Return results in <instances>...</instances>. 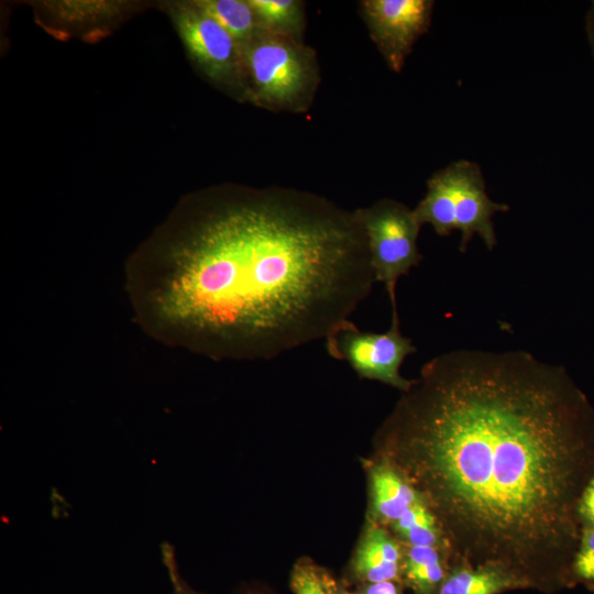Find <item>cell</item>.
<instances>
[{"label": "cell", "instance_id": "cell-1", "mask_svg": "<svg viewBox=\"0 0 594 594\" xmlns=\"http://www.w3.org/2000/svg\"><path fill=\"white\" fill-rule=\"evenodd\" d=\"M376 443L437 517L457 566L496 569L521 586L574 578L594 407L563 366L518 350L435 356Z\"/></svg>", "mask_w": 594, "mask_h": 594}, {"label": "cell", "instance_id": "cell-2", "mask_svg": "<svg viewBox=\"0 0 594 594\" xmlns=\"http://www.w3.org/2000/svg\"><path fill=\"white\" fill-rule=\"evenodd\" d=\"M375 277L354 210L279 186H221L187 206L157 295L200 351L272 360L349 326Z\"/></svg>", "mask_w": 594, "mask_h": 594}, {"label": "cell", "instance_id": "cell-3", "mask_svg": "<svg viewBox=\"0 0 594 594\" xmlns=\"http://www.w3.org/2000/svg\"><path fill=\"white\" fill-rule=\"evenodd\" d=\"M250 102L274 112L304 113L321 81L315 50L262 31L242 46Z\"/></svg>", "mask_w": 594, "mask_h": 594}, {"label": "cell", "instance_id": "cell-4", "mask_svg": "<svg viewBox=\"0 0 594 594\" xmlns=\"http://www.w3.org/2000/svg\"><path fill=\"white\" fill-rule=\"evenodd\" d=\"M508 209L507 205L488 197L480 166L460 160L427 180L426 195L414 212L421 227L430 224L438 235H450L453 230H459L460 250L465 252L475 234L490 251L493 250L497 243L493 216Z\"/></svg>", "mask_w": 594, "mask_h": 594}, {"label": "cell", "instance_id": "cell-5", "mask_svg": "<svg viewBox=\"0 0 594 594\" xmlns=\"http://www.w3.org/2000/svg\"><path fill=\"white\" fill-rule=\"evenodd\" d=\"M354 212L365 231L375 282L384 285L395 311L399 277L422 260L418 249L421 226L414 209L391 198L356 208Z\"/></svg>", "mask_w": 594, "mask_h": 594}, {"label": "cell", "instance_id": "cell-6", "mask_svg": "<svg viewBox=\"0 0 594 594\" xmlns=\"http://www.w3.org/2000/svg\"><path fill=\"white\" fill-rule=\"evenodd\" d=\"M179 37L209 81L240 101H250L242 46L194 1L174 10Z\"/></svg>", "mask_w": 594, "mask_h": 594}, {"label": "cell", "instance_id": "cell-7", "mask_svg": "<svg viewBox=\"0 0 594 594\" xmlns=\"http://www.w3.org/2000/svg\"><path fill=\"white\" fill-rule=\"evenodd\" d=\"M326 348L331 358L348 362L361 378L382 382L402 393L411 384L413 380L403 377L399 369L417 348L400 332L397 310L392 311L387 331H362L351 322L329 337Z\"/></svg>", "mask_w": 594, "mask_h": 594}, {"label": "cell", "instance_id": "cell-8", "mask_svg": "<svg viewBox=\"0 0 594 594\" xmlns=\"http://www.w3.org/2000/svg\"><path fill=\"white\" fill-rule=\"evenodd\" d=\"M360 14L391 70L399 73L431 23L430 0H362Z\"/></svg>", "mask_w": 594, "mask_h": 594}, {"label": "cell", "instance_id": "cell-9", "mask_svg": "<svg viewBox=\"0 0 594 594\" xmlns=\"http://www.w3.org/2000/svg\"><path fill=\"white\" fill-rule=\"evenodd\" d=\"M404 546L381 525L366 529L351 561V573L364 583L398 581Z\"/></svg>", "mask_w": 594, "mask_h": 594}, {"label": "cell", "instance_id": "cell-10", "mask_svg": "<svg viewBox=\"0 0 594 594\" xmlns=\"http://www.w3.org/2000/svg\"><path fill=\"white\" fill-rule=\"evenodd\" d=\"M371 513L374 524L392 526L422 497L388 462L378 459L370 471Z\"/></svg>", "mask_w": 594, "mask_h": 594}, {"label": "cell", "instance_id": "cell-11", "mask_svg": "<svg viewBox=\"0 0 594 594\" xmlns=\"http://www.w3.org/2000/svg\"><path fill=\"white\" fill-rule=\"evenodd\" d=\"M402 578L417 594L438 591L448 572V552L442 548L404 546Z\"/></svg>", "mask_w": 594, "mask_h": 594}, {"label": "cell", "instance_id": "cell-12", "mask_svg": "<svg viewBox=\"0 0 594 594\" xmlns=\"http://www.w3.org/2000/svg\"><path fill=\"white\" fill-rule=\"evenodd\" d=\"M261 28L272 34L304 42L305 3L299 0H248Z\"/></svg>", "mask_w": 594, "mask_h": 594}, {"label": "cell", "instance_id": "cell-13", "mask_svg": "<svg viewBox=\"0 0 594 594\" xmlns=\"http://www.w3.org/2000/svg\"><path fill=\"white\" fill-rule=\"evenodd\" d=\"M517 586L519 582L499 570L459 565L448 572L438 594H498Z\"/></svg>", "mask_w": 594, "mask_h": 594}, {"label": "cell", "instance_id": "cell-14", "mask_svg": "<svg viewBox=\"0 0 594 594\" xmlns=\"http://www.w3.org/2000/svg\"><path fill=\"white\" fill-rule=\"evenodd\" d=\"M194 3L218 22L241 46L264 31L248 0H197Z\"/></svg>", "mask_w": 594, "mask_h": 594}, {"label": "cell", "instance_id": "cell-15", "mask_svg": "<svg viewBox=\"0 0 594 594\" xmlns=\"http://www.w3.org/2000/svg\"><path fill=\"white\" fill-rule=\"evenodd\" d=\"M391 527L405 546L442 548L448 552L440 524L424 498Z\"/></svg>", "mask_w": 594, "mask_h": 594}, {"label": "cell", "instance_id": "cell-16", "mask_svg": "<svg viewBox=\"0 0 594 594\" xmlns=\"http://www.w3.org/2000/svg\"><path fill=\"white\" fill-rule=\"evenodd\" d=\"M334 583L329 572L307 558L295 563L289 580L294 594H332Z\"/></svg>", "mask_w": 594, "mask_h": 594}, {"label": "cell", "instance_id": "cell-17", "mask_svg": "<svg viewBox=\"0 0 594 594\" xmlns=\"http://www.w3.org/2000/svg\"><path fill=\"white\" fill-rule=\"evenodd\" d=\"M572 572L574 579L594 583V526L582 527Z\"/></svg>", "mask_w": 594, "mask_h": 594}, {"label": "cell", "instance_id": "cell-18", "mask_svg": "<svg viewBox=\"0 0 594 594\" xmlns=\"http://www.w3.org/2000/svg\"><path fill=\"white\" fill-rule=\"evenodd\" d=\"M161 553L173 585V594H201L189 587L182 579L176 563L174 547L165 541L161 544Z\"/></svg>", "mask_w": 594, "mask_h": 594}, {"label": "cell", "instance_id": "cell-19", "mask_svg": "<svg viewBox=\"0 0 594 594\" xmlns=\"http://www.w3.org/2000/svg\"><path fill=\"white\" fill-rule=\"evenodd\" d=\"M579 517L583 526H594V476L591 479L579 504Z\"/></svg>", "mask_w": 594, "mask_h": 594}, {"label": "cell", "instance_id": "cell-20", "mask_svg": "<svg viewBox=\"0 0 594 594\" xmlns=\"http://www.w3.org/2000/svg\"><path fill=\"white\" fill-rule=\"evenodd\" d=\"M356 594H403L396 581L364 583Z\"/></svg>", "mask_w": 594, "mask_h": 594}, {"label": "cell", "instance_id": "cell-21", "mask_svg": "<svg viewBox=\"0 0 594 594\" xmlns=\"http://www.w3.org/2000/svg\"><path fill=\"white\" fill-rule=\"evenodd\" d=\"M332 594H356L355 592L349 591L345 586L339 584L337 581L333 586V593Z\"/></svg>", "mask_w": 594, "mask_h": 594}, {"label": "cell", "instance_id": "cell-22", "mask_svg": "<svg viewBox=\"0 0 594 594\" xmlns=\"http://www.w3.org/2000/svg\"><path fill=\"white\" fill-rule=\"evenodd\" d=\"M590 36H591V42L594 48V7L590 13Z\"/></svg>", "mask_w": 594, "mask_h": 594}, {"label": "cell", "instance_id": "cell-23", "mask_svg": "<svg viewBox=\"0 0 594 594\" xmlns=\"http://www.w3.org/2000/svg\"><path fill=\"white\" fill-rule=\"evenodd\" d=\"M243 594H263V593H262V592H258V591H253V590H251V591L244 592Z\"/></svg>", "mask_w": 594, "mask_h": 594}]
</instances>
